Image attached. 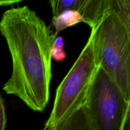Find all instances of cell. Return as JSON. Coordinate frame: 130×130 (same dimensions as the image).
Masks as SVG:
<instances>
[{"instance_id":"obj_1","label":"cell","mask_w":130,"mask_h":130,"mask_svg":"<svg viewBox=\"0 0 130 130\" xmlns=\"http://www.w3.org/2000/svg\"><path fill=\"white\" fill-rule=\"evenodd\" d=\"M0 32L12 61V72L3 90L21 99L30 109L43 112L50 95L51 47L57 35L27 6L3 13Z\"/></svg>"},{"instance_id":"obj_2","label":"cell","mask_w":130,"mask_h":130,"mask_svg":"<svg viewBox=\"0 0 130 130\" xmlns=\"http://www.w3.org/2000/svg\"><path fill=\"white\" fill-rule=\"evenodd\" d=\"M90 37L99 68L130 101V30L110 11L91 29Z\"/></svg>"},{"instance_id":"obj_3","label":"cell","mask_w":130,"mask_h":130,"mask_svg":"<svg viewBox=\"0 0 130 130\" xmlns=\"http://www.w3.org/2000/svg\"><path fill=\"white\" fill-rule=\"evenodd\" d=\"M99 66L91 38L56 91L53 109L44 128L55 126L83 107Z\"/></svg>"},{"instance_id":"obj_4","label":"cell","mask_w":130,"mask_h":130,"mask_svg":"<svg viewBox=\"0 0 130 130\" xmlns=\"http://www.w3.org/2000/svg\"><path fill=\"white\" fill-rule=\"evenodd\" d=\"M94 130H125L128 101L112 79L99 68L84 104Z\"/></svg>"},{"instance_id":"obj_5","label":"cell","mask_w":130,"mask_h":130,"mask_svg":"<svg viewBox=\"0 0 130 130\" xmlns=\"http://www.w3.org/2000/svg\"><path fill=\"white\" fill-rule=\"evenodd\" d=\"M114 0H85L80 13L83 22L91 29L95 27L103 17L114 10Z\"/></svg>"},{"instance_id":"obj_6","label":"cell","mask_w":130,"mask_h":130,"mask_svg":"<svg viewBox=\"0 0 130 130\" xmlns=\"http://www.w3.org/2000/svg\"><path fill=\"white\" fill-rule=\"evenodd\" d=\"M49 130H94L84 105Z\"/></svg>"},{"instance_id":"obj_7","label":"cell","mask_w":130,"mask_h":130,"mask_svg":"<svg viewBox=\"0 0 130 130\" xmlns=\"http://www.w3.org/2000/svg\"><path fill=\"white\" fill-rule=\"evenodd\" d=\"M81 22H83V17L79 12L74 10H67L57 16L53 17L52 24L54 27L55 34L57 36L62 30Z\"/></svg>"},{"instance_id":"obj_8","label":"cell","mask_w":130,"mask_h":130,"mask_svg":"<svg viewBox=\"0 0 130 130\" xmlns=\"http://www.w3.org/2000/svg\"><path fill=\"white\" fill-rule=\"evenodd\" d=\"M85 0H53L50 1L53 17L57 16L67 10H74L81 12Z\"/></svg>"},{"instance_id":"obj_9","label":"cell","mask_w":130,"mask_h":130,"mask_svg":"<svg viewBox=\"0 0 130 130\" xmlns=\"http://www.w3.org/2000/svg\"><path fill=\"white\" fill-rule=\"evenodd\" d=\"M65 43L63 37L57 36L51 47L52 59L57 62H63L66 60V55L65 52Z\"/></svg>"},{"instance_id":"obj_10","label":"cell","mask_w":130,"mask_h":130,"mask_svg":"<svg viewBox=\"0 0 130 130\" xmlns=\"http://www.w3.org/2000/svg\"><path fill=\"white\" fill-rule=\"evenodd\" d=\"M6 124V116L5 104L3 98L0 95V130H5Z\"/></svg>"},{"instance_id":"obj_11","label":"cell","mask_w":130,"mask_h":130,"mask_svg":"<svg viewBox=\"0 0 130 130\" xmlns=\"http://www.w3.org/2000/svg\"><path fill=\"white\" fill-rule=\"evenodd\" d=\"M125 130H129V122L127 123L126 124V126Z\"/></svg>"},{"instance_id":"obj_12","label":"cell","mask_w":130,"mask_h":130,"mask_svg":"<svg viewBox=\"0 0 130 130\" xmlns=\"http://www.w3.org/2000/svg\"><path fill=\"white\" fill-rule=\"evenodd\" d=\"M43 130H49V129H48V128H47V129L46 128H44Z\"/></svg>"}]
</instances>
